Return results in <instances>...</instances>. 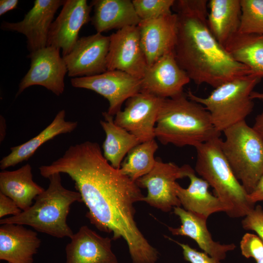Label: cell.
Here are the masks:
<instances>
[{
	"instance_id": "1",
	"label": "cell",
	"mask_w": 263,
	"mask_h": 263,
	"mask_svg": "<svg viewBox=\"0 0 263 263\" xmlns=\"http://www.w3.org/2000/svg\"><path fill=\"white\" fill-rule=\"evenodd\" d=\"M38 169L46 178L55 173L69 175L87 207L90 223L112 233L114 240L124 239L131 257H140L150 250L151 245L134 217V204L145 196L135 182L106 159L98 143L87 141L72 145L61 157Z\"/></svg>"
},
{
	"instance_id": "2",
	"label": "cell",
	"mask_w": 263,
	"mask_h": 263,
	"mask_svg": "<svg viewBox=\"0 0 263 263\" xmlns=\"http://www.w3.org/2000/svg\"><path fill=\"white\" fill-rule=\"evenodd\" d=\"M206 0H175L177 33L174 53L176 61L191 80L214 88L252 74L219 44L207 24Z\"/></svg>"
},
{
	"instance_id": "3",
	"label": "cell",
	"mask_w": 263,
	"mask_h": 263,
	"mask_svg": "<svg viewBox=\"0 0 263 263\" xmlns=\"http://www.w3.org/2000/svg\"><path fill=\"white\" fill-rule=\"evenodd\" d=\"M221 133L205 107L189 99L184 93L163 99L154 130L155 137L161 144L196 148L220 137Z\"/></svg>"
},
{
	"instance_id": "4",
	"label": "cell",
	"mask_w": 263,
	"mask_h": 263,
	"mask_svg": "<svg viewBox=\"0 0 263 263\" xmlns=\"http://www.w3.org/2000/svg\"><path fill=\"white\" fill-rule=\"evenodd\" d=\"M60 174L55 173L47 178L48 188L36 197L29 208L18 215L1 219L0 224L29 225L56 238H71L74 233L67 223V218L71 206L82 201L78 192L63 186Z\"/></svg>"
},
{
	"instance_id": "5",
	"label": "cell",
	"mask_w": 263,
	"mask_h": 263,
	"mask_svg": "<svg viewBox=\"0 0 263 263\" xmlns=\"http://www.w3.org/2000/svg\"><path fill=\"white\" fill-rule=\"evenodd\" d=\"M220 137L195 148V171L214 189L215 196L227 207L230 218L244 217L255 207L248 193L235 176L222 151Z\"/></svg>"
},
{
	"instance_id": "6",
	"label": "cell",
	"mask_w": 263,
	"mask_h": 263,
	"mask_svg": "<svg viewBox=\"0 0 263 263\" xmlns=\"http://www.w3.org/2000/svg\"><path fill=\"white\" fill-rule=\"evenodd\" d=\"M263 75L251 74L225 83L214 88L206 97L195 95L190 90L188 97L203 105L210 114L212 123L221 133L229 127L245 120L254 107L250 97Z\"/></svg>"
},
{
	"instance_id": "7",
	"label": "cell",
	"mask_w": 263,
	"mask_h": 263,
	"mask_svg": "<svg viewBox=\"0 0 263 263\" xmlns=\"http://www.w3.org/2000/svg\"><path fill=\"white\" fill-rule=\"evenodd\" d=\"M222 151L235 176L250 193L263 176V138L245 120L223 132Z\"/></svg>"
},
{
	"instance_id": "8",
	"label": "cell",
	"mask_w": 263,
	"mask_h": 263,
	"mask_svg": "<svg viewBox=\"0 0 263 263\" xmlns=\"http://www.w3.org/2000/svg\"><path fill=\"white\" fill-rule=\"evenodd\" d=\"M189 167L187 164L180 167L173 163H164L156 159L151 170L135 182L139 188L148 190L142 201L164 212L181 207L174 185L177 180L187 177Z\"/></svg>"
},
{
	"instance_id": "9",
	"label": "cell",
	"mask_w": 263,
	"mask_h": 263,
	"mask_svg": "<svg viewBox=\"0 0 263 263\" xmlns=\"http://www.w3.org/2000/svg\"><path fill=\"white\" fill-rule=\"evenodd\" d=\"M60 50L46 46L29 54L30 67L19 83L16 97L34 85L42 86L57 96L63 94L64 78L68 71Z\"/></svg>"
},
{
	"instance_id": "10",
	"label": "cell",
	"mask_w": 263,
	"mask_h": 263,
	"mask_svg": "<svg viewBox=\"0 0 263 263\" xmlns=\"http://www.w3.org/2000/svg\"><path fill=\"white\" fill-rule=\"evenodd\" d=\"M71 83L75 88L93 91L106 98L109 103L107 112L113 116L121 110L124 102L141 90V79L118 70L72 78Z\"/></svg>"
},
{
	"instance_id": "11",
	"label": "cell",
	"mask_w": 263,
	"mask_h": 263,
	"mask_svg": "<svg viewBox=\"0 0 263 263\" xmlns=\"http://www.w3.org/2000/svg\"><path fill=\"white\" fill-rule=\"evenodd\" d=\"M107 71L118 70L141 79L148 67L137 26H128L110 36Z\"/></svg>"
},
{
	"instance_id": "12",
	"label": "cell",
	"mask_w": 263,
	"mask_h": 263,
	"mask_svg": "<svg viewBox=\"0 0 263 263\" xmlns=\"http://www.w3.org/2000/svg\"><path fill=\"white\" fill-rule=\"evenodd\" d=\"M163 99L140 92L126 101L124 109L115 114L114 123L135 136L141 143L154 139Z\"/></svg>"
},
{
	"instance_id": "13",
	"label": "cell",
	"mask_w": 263,
	"mask_h": 263,
	"mask_svg": "<svg viewBox=\"0 0 263 263\" xmlns=\"http://www.w3.org/2000/svg\"><path fill=\"white\" fill-rule=\"evenodd\" d=\"M110 42V36L98 33L79 38L71 52L62 56L68 76H90L107 71Z\"/></svg>"
},
{
	"instance_id": "14",
	"label": "cell",
	"mask_w": 263,
	"mask_h": 263,
	"mask_svg": "<svg viewBox=\"0 0 263 263\" xmlns=\"http://www.w3.org/2000/svg\"><path fill=\"white\" fill-rule=\"evenodd\" d=\"M63 0H36L32 8L20 21H3L0 28L24 35L27 38V47L30 53L47 46L48 34L55 15Z\"/></svg>"
},
{
	"instance_id": "15",
	"label": "cell",
	"mask_w": 263,
	"mask_h": 263,
	"mask_svg": "<svg viewBox=\"0 0 263 263\" xmlns=\"http://www.w3.org/2000/svg\"><path fill=\"white\" fill-rule=\"evenodd\" d=\"M92 8L86 0H66L50 26L47 46L61 49L62 56L69 54L79 39L81 28L91 20Z\"/></svg>"
},
{
	"instance_id": "16",
	"label": "cell",
	"mask_w": 263,
	"mask_h": 263,
	"mask_svg": "<svg viewBox=\"0 0 263 263\" xmlns=\"http://www.w3.org/2000/svg\"><path fill=\"white\" fill-rule=\"evenodd\" d=\"M190 80L171 52L148 66L141 79V92L161 98H173L184 93V86Z\"/></svg>"
},
{
	"instance_id": "17",
	"label": "cell",
	"mask_w": 263,
	"mask_h": 263,
	"mask_svg": "<svg viewBox=\"0 0 263 263\" xmlns=\"http://www.w3.org/2000/svg\"><path fill=\"white\" fill-rule=\"evenodd\" d=\"M177 23V15L172 13L158 18L141 20L137 25L148 66L164 55L174 51Z\"/></svg>"
},
{
	"instance_id": "18",
	"label": "cell",
	"mask_w": 263,
	"mask_h": 263,
	"mask_svg": "<svg viewBox=\"0 0 263 263\" xmlns=\"http://www.w3.org/2000/svg\"><path fill=\"white\" fill-rule=\"evenodd\" d=\"M70 239L65 247L66 263H118L112 249V239L88 226H81Z\"/></svg>"
},
{
	"instance_id": "19",
	"label": "cell",
	"mask_w": 263,
	"mask_h": 263,
	"mask_svg": "<svg viewBox=\"0 0 263 263\" xmlns=\"http://www.w3.org/2000/svg\"><path fill=\"white\" fill-rule=\"evenodd\" d=\"M37 233L16 224L0 226V259L11 263L34 262V256L40 246Z\"/></svg>"
},
{
	"instance_id": "20",
	"label": "cell",
	"mask_w": 263,
	"mask_h": 263,
	"mask_svg": "<svg viewBox=\"0 0 263 263\" xmlns=\"http://www.w3.org/2000/svg\"><path fill=\"white\" fill-rule=\"evenodd\" d=\"M173 209V213L180 219L181 225L177 228L168 226L172 235L191 238L204 252L219 261L225 258L228 251L235 248L234 244H221L213 240L207 227V219L187 211L181 207H174Z\"/></svg>"
},
{
	"instance_id": "21",
	"label": "cell",
	"mask_w": 263,
	"mask_h": 263,
	"mask_svg": "<svg viewBox=\"0 0 263 263\" xmlns=\"http://www.w3.org/2000/svg\"><path fill=\"white\" fill-rule=\"evenodd\" d=\"M187 177L190 184L187 188H182L177 182L174 190L181 205L185 210L207 219L211 214L218 212L226 213L227 207L216 196L208 191L209 185L202 178L195 174V171L190 166Z\"/></svg>"
},
{
	"instance_id": "22",
	"label": "cell",
	"mask_w": 263,
	"mask_h": 263,
	"mask_svg": "<svg viewBox=\"0 0 263 263\" xmlns=\"http://www.w3.org/2000/svg\"><path fill=\"white\" fill-rule=\"evenodd\" d=\"M90 4L94 12L91 21L96 33L137 26L141 21L132 0H94Z\"/></svg>"
},
{
	"instance_id": "23",
	"label": "cell",
	"mask_w": 263,
	"mask_h": 263,
	"mask_svg": "<svg viewBox=\"0 0 263 263\" xmlns=\"http://www.w3.org/2000/svg\"><path fill=\"white\" fill-rule=\"evenodd\" d=\"M65 117V111L60 110L39 134L20 145L11 147L10 153L0 161V169L3 170L28 160L44 143L58 135L74 131L77 127V122L66 121Z\"/></svg>"
},
{
	"instance_id": "24",
	"label": "cell",
	"mask_w": 263,
	"mask_h": 263,
	"mask_svg": "<svg viewBox=\"0 0 263 263\" xmlns=\"http://www.w3.org/2000/svg\"><path fill=\"white\" fill-rule=\"evenodd\" d=\"M207 24L212 35L223 47L239 32L241 0H210Z\"/></svg>"
},
{
	"instance_id": "25",
	"label": "cell",
	"mask_w": 263,
	"mask_h": 263,
	"mask_svg": "<svg viewBox=\"0 0 263 263\" xmlns=\"http://www.w3.org/2000/svg\"><path fill=\"white\" fill-rule=\"evenodd\" d=\"M44 190L34 181L29 164L15 170L0 172V192L14 200L22 211L29 208L33 200Z\"/></svg>"
},
{
	"instance_id": "26",
	"label": "cell",
	"mask_w": 263,
	"mask_h": 263,
	"mask_svg": "<svg viewBox=\"0 0 263 263\" xmlns=\"http://www.w3.org/2000/svg\"><path fill=\"white\" fill-rule=\"evenodd\" d=\"M104 120L100 121L106 134L103 144V155L111 165L120 169L125 156L141 143L134 135L114 123L113 116L107 112L102 113Z\"/></svg>"
},
{
	"instance_id": "27",
	"label": "cell",
	"mask_w": 263,
	"mask_h": 263,
	"mask_svg": "<svg viewBox=\"0 0 263 263\" xmlns=\"http://www.w3.org/2000/svg\"><path fill=\"white\" fill-rule=\"evenodd\" d=\"M224 48L252 74L263 75V35L238 33Z\"/></svg>"
},
{
	"instance_id": "28",
	"label": "cell",
	"mask_w": 263,
	"mask_h": 263,
	"mask_svg": "<svg viewBox=\"0 0 263 263\" xmlns=\"http://www.w3.org/2000/svg\"><path fill=\"white\" fill-rule=\"evenodd\" d=\"M158 148L154 139L139 144L128 152L119 171L136 182L154 167L156 160L154 154Z\"/></svg>"
},
{
	"instance_id": "29",
	"label": "cell",
	"mask_w": 263,
	"mask_h": 263,
	"mask_svg": "<svg viewBox=\"0 0 263 263\" xmlns=\"http://www.w3.org/2000/svg\"><path fill=\"white\" fill-rule=\"evenodd\" d=\"M239 33L263 35V0H241Z\"/></svg>"
},
{
	"instance_id": "30",
	"label": "cell",
	"mask_w": 263,
	"mask_h": 263,
	"mask_svg": "<svg viewBox=\"0 0 263 263\" xmlns=\"http://www.w3.org/2000/svg\"><path fill=\"white\" fill-rule=\"evenodd\" d=\"M136 13L141 20L159 18L172 13L174 0H133Z\"/></svg>"
},
{
	"instance_id": "31",
	"label": "cell",
	"mask_w": 263,
	"mask_h": 263,
	"mask_svg": "<svg viewBox=\"0 0 263 263\" xmlns=\"http://www.w3.org/2000/svg\"><path fill=\"white\" fill-rule=\"evenodd\" d=\"M242 254L246 258H252L256 261L263 256V241L253 234L246 233L240 242Z\"/></svg>"
},
{
	"instance_id": "32",
	"label": "cell",
	"mask_w": 263,
	"mask_h": 263,
	"mask_svg": "<svg viewBox=\"0 0 263 263\" xmlns=\"http://www.w3.org/2000/svg\"><path fill=\"white\" fill-rule=\"evenodd\" d=\"M244 229L255 232L263 241V209L257 205L250 211L242 221Z\"/></svg>"
},
{
	"instance_id": "33",
	"label": "cell",
	"mask_w": 263,
	"mask_h": 263,
	"mask_svg": "<svg viewBox=\"0 0 263 263\" xmlns=\"http://www.w3.org/2000/svg\"><path fill=\"white\" fill-rule=\"evenodd\" d=\"M167 237L181 247L184 259L190 263H221L219 261L209 256L205 252H200L192 248L188 244L180 243L169 237Z\"/></svg>"
},
{
	"instance_id": "34",
	"label": "cell",
	"mask_w": 263,
	"mask_h": 263,
	"mask_svg": "<svg viewBox=\"0 0 263 263\" xmlns=\"http://www.w3.org/2000/svg\"><path fill=\"white\" fill-rule=\"evenodd\" d=\"M22 210L11 198L0 192V218L11 215L16 216Z\"/></svg>"
},
{
	"instance_id": "35",
	"label": "cell",
	"mask_w": 263,
	"mask_h": 263,
	"mask_svg": "<svg viewBox=\"0 0 263 263\" xmlns=\"http://www.w3.org/2000/svg\"><path fill=\"white\" fill-rule=\"evenodd\" d=\"M250 97L253 100L258 99L263 102V92L253 91L250 94ZM252 128L263 138V112L257 116Z\"/></svg>"
},
{
	"instance_id": "36",
	"label": "cell",
	"mask_w": 263,
	"mask_h": 263,
	"mask_svg": "<svg viewBox=\"0 0 263 263\" xmlns=\"http://www.w3.org/2000/svg\"><path fill=\"white\" fill-rule=\"evenodd\" d=\"M248 198L249 202L253 204L258 201H263V176L253 191L248 194Z\"/></svg>"
},
{
	"instance_id": "37",
	"label": "cell",
	"mask_w": 263,
	"mask_h": 263,
	"mask_svg": "<svg viewBox=\"0 0 263 263\" xmlns=\"http://www.w3.org/2000/svg\"><path fill=\"white\" fill-rule=\"evenodd\" d=\"M18 0H0V16H2L7 12L17 8Z\"/></svg>"
},
{
	"instance_id": "38",
	"label": "cell",
	"mask_w": 263,
	"mask_h": 263,
	"mask_svg": "<svg viewBox=\"0 0 263 263\" xmlns=\"http://www.w3.org/2000/svg\"><path fill=\"white\" fill-rule=\"evenodd\" d=\"M0 128H2V130L0 131L1 142L4 139L5 135V132L3 131V129H6L5 120L1 115L0 116Z\"/></svg>"
},
{
	"instance_id": "39",
	"label": "cell",
	"mask_w": 263,
	"mask_h": 263,
	"mask_svg": "<svg viewBox=\"0 0 263 263\" xmlns=\"http://www.w3.org/2000/svg\"><path fill=\"white\" fill-rule=\"evenodd\" d=\"M256 262L257 263H263V256Z\"/></svg>"
},
{
	"instance_id": "40",
	"label": "cell",
	"mask_w": 263,
	"mask_h": 263,
	"mask_svg": "<svg viewBox=\"0 0 263 263\" xmlns=\"http://www.w3.org/2000/svg\"><path fill=\"white\" fill-rule=\"evenodd\" d=\"M6 263H11L7 262Z\"/></svg>"
}]
</instances>
